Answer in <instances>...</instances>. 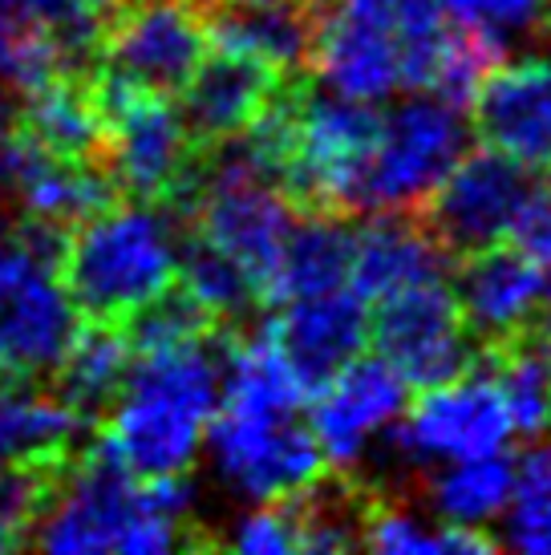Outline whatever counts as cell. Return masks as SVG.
<instances>
[{
  "mask_svg": "<svg viewBox=\"0 0 551 555\" xmlns=\"http://www.w3.org/2000/svg\"><path fill=\"white\" fill-rule=\"evenodd\" d=\"M548 25H551V21H548Z\"/></svg>",
  "mask_w": 551,
  "mask_h": 555,
  "instance_id": "cell-42",
  "label": "cell"
},
{
  "mask_svg": "<svg viewBox=\"0 0 551 555\" xmlns=\"http://www.w3.org/2000/svg\"><path fill=\"white\" fill-rule=\"evenodd\" d=\"M454 296L478 349H499L531 333L543 305V272L520 247L499 244L466 256Z\"/></svg>",
  "mask_w": 551,
  "mask_h": 555,
  "instance_id": "cell-19",
  "label": "cell"
},
{
  "mask_svg": "<svg viewBox=\"0 0 551 555\" xmlns=\"http://www.w3.org/2000/svg\"><path fill=\"white\" fill-rule=\"evenodd\" d=\"M219 146L223 151L215 155L207 179L191 186L195 191V223L207 244L244 263L264 288L280 260V247L296 223L292 199L280 191V183L264 179L260 170L235 151L231 139Z\"/></svg>",
  "mask_w": 551,
  "mask_h": 555,
  "instance_id": "cell-10",
  "label": "cell"
},
{
  "mask_svg": "<svg viewBox=\"0 0 551 555\" xmlns=\"http://www.w3.org/2000/svg\"><path fill=\"white\" fill-rule=\"evenodd\" d=\"M134 361V349L126 333H118L114 321H98L90 328H77L65 357L57 361L62 370V398L77 410H98L106 405L126 382V370Z\"/></svg>",
  "mask_w": 551,
  "mask_h": 555,
  "instance_id": "cell-27",
  "label": "cell"
},
{
  "mask_svg": "<svg viewBox=\"0 0 551 555\" xmlns=\"http://www.w3.org/2000/svg\"><path fill=\"white\" fill-rule=\"evenodd\" d=\"M478 361L490 370L503 393L507 417L515 438L536 442L551 430V370L548 361L523 337L507 340L499 349H478Z\"/></svg>",
  "mask_w": 551,
  "mask_h": 555,
  "instance_id": "cell-28",
  "label": "cell"
},
{
  "mask_svg": "<svg viewBox=\"0 0 551 555\" xmlns=\"http://www.w3.org/2000/svg\"><path fill=\"white\" fill-rule=\"evenodd\" d=\"M284 86L292 81L256 57L215 49L183 86V122L195 142L235 139Z\"/></svg>",
  "mask_w": 551,
  "mask_h": 555,
  "instance_id": "cell-21",
  "label": "cell"
},
{
  "mask_svg": "<svg viewBox=\"0 0 551 555\" xmlns=\"http://www.w3.org/2000/svg\"><path fill=\"white\" fill-rule=\"evenodd\" d=\"M349 251L353 232H345L341 216L305 211V219L292 223L289 240L280 247V260L264 284V300L284 305V300L345 288L349 284Z\"/></svg>",
  "mask_w": 551,
  "mask_h": 555,
  "instance_id": "cell-23",
  "label": "cell"
},
{
  "mask_svg": "<svg viewBox=\"0 0 551 555\" xmlns=\"http://www.w3.org/2000/svg\"><path fill=\"white\" fill-rule=\"evenodd\" d=\"M471 142L466 114L434 93H418L382 118L361 183V216L418 211Z\"/></svg>",
  "mask_w": 551,
  "mask_h": 555,
  "instance_id": "cell-7",
  "label": "cell"
},
{
  "mask_svg": "<svg viewBox=\"0 0 551 555\" xmlns=\"http://www.w3.org/2000/svg\"><path fill=\"white\" fill-rule=\"evenodd\" d=\"M361 547H373L382 555H487L499 547V540L483 527L459 524H443L438 531H430L406 511L382 507L361 519Z\"/></svg>",
  "mask_w": 551,
  "mask_h": 555,
  "instance_id": "cell-30",
  "label": "cell"
},
{
  "mask_svg": "<svg viewBox=\"0 0 551 555\" xmlns=\"http://www.w3.org/2000/svg\"><path fill=\"white\" fill-rule=\"evenodd\" d=\"M475 130L527 170H551V62L495 65L475 102Z\"/></svg>",
  "mask_w": 551,
  "mask_h": 555,
  "instance_id": "cell-18",
  "label": "cell"
},
{
  "mask_svg": "<svg viewBox=\"0 0 551 555\" xmlns=\"http://www.w3.org/2000/svg\"><path fill=\"white\" fill-rule=\"evenodd\" d=\"M300 410H264L219 401L207 422L215 475L240 499L280 503L305 494L324 475V454L317 438L300 422Z\"/></svg>",
  "mask_w": 551,
  "mask_h": 555,
  "instance_id": "cell-6",
  "label": "cell"
},
{
  "mask_svg": "<svg viewBox=\"0 0 551 555\" xmlns=\"http://www.w3.org/2000/svg\"><path fill=\"white\" fill-rule=\"evenodd\" d=\"M312 4V65L321 81L341 98L385 102L401 86L394 13L353 9L337 0Z\"/></svg>",
  "mask_w": 551,
  "mask_h": 555,
  "instance_id": "cell-15",
  "label": "cell"
},
{
  "mask_svg": "<svg viewBox=\"0 0 551 555\" xmlns=\"http://www.w3.org/2000/svg\"><path fill=\"white\" fill-rule=\"evenodd\" d=\"M401 414L406 422H389L382 430V447L406 466L499 454L515 438L503 393L487 365H478V361L475 370H466L462 377L418 389V401Z\"/></svg>",
  "mask_w": 551,
  "mask_h": 555,
  "instance_id": "cell-8",
  "label": "cell"
},
{
  "mask_svg": "<svg viewBox=\"0 0 551 555\" xmlns=\"http://www.w3.org/2000/svg\"><path fill=\"white\" fill-rule=\"evenodd\" d=\"M515 482V463L499 454H478V459H459L446 463V470L430 478V503L443 524L459 527H487L503 515Z\"/></svg>",
  "mask_w": 551,
  "mask_h": 555,
  "instance_id": "cell-26",
  "label": "cell"
},
{
  "mask_svg": "<svg viewBox=\"0 0 551 555\" xmlns=\"http://www.w3.org/2000/svg\"><path fill=\"white\" fill-rule=\"evenodd\" d=\"M9 4L21 16L37 21L41 29H49L74 53V49L98 46L118 0H9Z\"/></svg>",
  "mask_w": 551,
  "mask_h": 555,
  "instance_id": "cell-36",
  "label": "cell"
},
{
  "mask_svg": "<svg viewBox=\"0 0 551 555\" xmlns=\"http://www.w3.org/2000/svg\"><path fill=\"white\" fill-rule=\"evenodd\" d=\"M77 337V305L57 268L21 240L0 244V386H29L57 370Z\"/></svg>",
  "mask_w": 551,
  "mask_h": 555,
  "instance_id": "cell-9",
  "label": "cell"
},
{
  "mask_svg": "<svg viewBox=\"0 0 551 555\" xmlns=\"http://www.w3.org/2000/svg\"><path fill=\"white\" fill-rule=\"evenodd\" d=\"M0 186L21 199L29 219H41L53 228H77L81 219L114 207V195H118L110 170L90 167V158L74 163V158L49 155L21 126L0 139Z\"/></svg>",
  "mask_w": 551,
  "mask_h": 555,
  "instance_id": "cell-16",
  "label": "cell"
},
{
  "mask_svg": "<svg viewBox=\"0 0 551 555\" xmlns=\"http://www.w3.org/2000/svg\"><path fill=\"white\" fill-rule=\"evenodd\" d=\"M191 487L183 475L134 478L98 450L37 519V547L57 555H163L183 543Z\"/></svg>",
  "mask_w": 551,
  "mask_h": 555,
  "instance_id": "cell-2",
  "label": "cell"
},
{
  "mask_svg": "<svg viewBox=\"0 0 551 555\" xmlns=\"http://www.w3.org/2000/svg\"><path fill=\"white\" fill-rule=\"evenodd\" d=\"M511 240H515L523 256L536 260V268L543 272V300H551V183L543 191L536 186V195L523 207Z\"/></svg>",
  "mask_w": 551,
  "mask_h": 555,
  "instance_id": "cell-38",
  "label": "cell"
},
{
  "mask_svg": "<svg viewBox=\"0 0 551 555\" xmlns=\"http://www.w3.org/2000/svg\"><path fill=\"white\" fill-rule=\"evenodd\" d=\"M179 284L191 300H200L215 321H244L247 312H256L264 300L260 280L247 272L240 260H231L228 251H219L207 240H191L179 247Z\"/></svg>",
  "mask_w": 551,
  "mask_h": 555,
  "instance_id": "cell-29",
  "label": "cell"
},
{
  "mask_svg": "<svg viewBox=\"0 0 551 555\" xmlns=\"http://www.w3.org/2000/svg\"><path fill=\"white\" fill-rule=\"evenodd\" d=\"M13 126H16V109H13V102H9V93L0 90V139H4Z\"/></svg>",
  "mask_w": 551,
  "mask_h": 555,
  "instance_id": "cell-40",
  "label": "cell"
},
{
  "mask_svg": "<svg viewBox=\"0 0 551 555\" xmlns=\"http://www.w3.org/2000/svg\"><path fill=\"white\" fill-rule=\"evenodd\" d=\"M16 126L57 158L86 163L102 151V109L93 86L81 81L53 78L41 90H33L25 114H16Z\"/></svg>",
  "mask_w": 551,
  "mask_h": 555,
  "instance_id": "cell-25",
  "label": "cell"
},
{
  "mask_svg": "<svg viewBox=\"0 0 551 555\" xmlns=\"http://www.w3.org/2000/svg\"><path fill=\"white\" fill-rule=\"evenodd\" d=\"M450 260L454 256L426 232V223L413 211H377V219H369L353 235L349 288L366 305H377L413 284L450 280Z\"/></svg>",
  "mask_w": 551,
  "mask_h": 555,
  "instance_id": "cell-20",
  "label": "cell"
},
{
  "mask_svg": "<svg viewBox=\"0 0 551 555\" xmlns=\"http://www.w3.org/2000/svg\"><path fill=\"white\" fill-rule=\"evenodd\" d=\"M272 333L292 373L312 393L337 370H345L353 357L366 353L369 305L353 293L349 284L321 296L284 300L280 317L272 321Z\"/></svg>",
  "mask_w": 551,
  "mask_h": 555,
  "instance_id": "cell-17",
  "label": "cell"
},
{
  "mask_svg": "<svg viewBox=\"0 0 551 555\" xmlns=\"http://www.w3.org/2000/svg\"><path fill=\"white\" fill-rule=\"evenodd\" d=\"M235 4H256V0H235Z\"/></svg>",
  "mask_w": 551,
  "mask_h": 555,
  "instance_id": "cell-41",
  "label": "cell"
},
{
  "mask_svg": "<svg viewBox=\"0 0 551 555\" xmlns=\"http://www.w3.org/2000/svg\"><path fill=\"white\" fill-rule=\"evenodd\" d=\"M527 345H531V349L548 361V370H551V317H543V321L536 324V337L527 340Z\"/></svg>",
  "mask_w": 551,
  "mask_h": 555,
  "instance_id": "cell-39",
  "label": "cell"
},
{
  "mask_svg": "<svg viewBox=\"0 0 551 555\" xmlns=\"http://www.w3.org/2000/svg\"><path fill=\"white\" fill-rule=\"evenodd\" d=\"M215 317L203 309L200 300L179 288V293L154 296L151 305H142L138 312L126 317V340L134 353H151V349H170V345H187V340L212 337Z\"/></svg>",
  "mask_w": 551,
  "mask_h": 555,
  "instance_id": "cell-33",
  "label": "cell"
},
{
  "mask_svg": "<svg viewBox=\"0 0 551 555\" xmlns=\"http://www.w3.org/2000/svg\"><path fill=\"white\" fill-rule=\"evenodd\" d=\"M308 430L324 454V466L353 470L382 438L389 422H398L410 386L385 365L382 357H353L321 389H312Z\"/></svg>",
  "mask_w": 551,
  "mask_h": 555,
  "instance_id": "cell-14",
  "label": "cell"
},
{
  "mask_svg": "<svg viewBox=\"0 0 551 555\" xmlns=\"http://www.w3.org/2000/svg\"><path fill=\"white\" fill-rule=\"evenodd\" d=\"M93 98L102 109V151L114 186L130 191L138 203L187 199L195 186V139L183 109L167 93L130 86L114 74L93 81Z\"/></svg>",
  "mask_w": 551,
  "mask_h": 555,
  "instance_id": "cell-4",
  "label": "cell"
},
{
  "mask_svg": "<svg viewBox=\"0 0 551 555\" xmlns=\"http://www.w3.org/2000/svg\"><path fill=\"white\" fill-rule=\"evenodd\" d=\"M223 398L212 337L134 353L98 450L134 478L187 475Z\"/></svg>",
  "mask_w": 551,
  "mask_h": 555,
  "instance_id": "cell-1",
  "label": "cell"
},
{
  "mask_svg": "<svg viewBox=\"0 0 551 555\" xmlns=\"http://www.w3.org/2000/svg\"><path fill=\"white\" fill-rule=\"evenodd\" d=\"M531 195L536 179L523 163L499 155L495 146L462 151L459 163L434 186V195L422 203V223L450 256L466 260L475 251L507 244Z\"/></svg>",
  "mask_w": 551,
  "mask_h": 555,
  "instance_id": "cell-11",
  "label": "cell"
},
{
  "mask_svg": "<svg viewBox=\"0 0 551 555\" xmlns=\"http://www.w3.org/2000/svg\"><path fill=\"white\" fill-rule=\"evenodd\" d=\"M369 340L410 389L443 386L475 370L478 361V345L446 280L413 284L377 300V317H369Z\"/></svg>",
  "mask_w": 551,
  "mask_h": 555,
  "instance_id": "cell-12",
  "label": "cell"
},
{
  "mask_svg": "<svg viewBox=\"0 0 551 555\" xmlns=\"http://www.w3.org/2000/svg\"><path fill=\"white\" fill-rule=\"evenodd\" d=\"M207 9V41L228 53L256 57L280 78L296 81V74L312 65V4L308 0H215Z\"/></svg>",
  "mask_w": 551,
  "mask_h": 555,
  "instance_id": "cell-22",
  "label": "cell"
},
{
  "mask_svg": "<svg viewBox=\"0 0 551 555\" xmlns=\"http://www.w3.org/2000/svg\"><path fill=\"white\" fill-rule=\"evenodd\" d=\"M454 37L443 0H398L394 4V41H398L401 86L426 93L443 65V53Z\"/></svg>",
  "mask_w": 551,
  "mask_h": 555,
  "instance_id": "cell-32",
  "label": "cell"
},
{
  "mask_svg": "<svg viewBox=\"0 0 551 555\" xmlns=\"http://www.w3.org/2000/svg\"><path fill=\"white\" fill-rule=\"evenodd\" d=\"M231 547L244 555H292L300 552V519L292 499L280 503H260V507L247 515L244 524L235 527Z\"/></svg>",
  "mask_w": 551,
  "mask_h": 555,
  "instance_id": "cell-37",
  "label": "cell"
},
{
  "mask_svg": "<svg viewBox=\"0 0 551 555\" xmlns=\"http://www.w3.org/2000/svg\"><path fill=\"white\" fill-rule=\"evenodd\" d=\"M503 543L520 555H551V447H536L515 463L503 507Z\"/></svg>",
  "mask_w": 551,
  "mask_h": 555,
  "instance_id": "cell-31",
  "label": "cell"
},
{
  "mask_svg": "<svg viewBox=\"0 0 551 555\" xmlns=\"http://www.w3.org/2000/svg\"><path fill=\"white\" fill-rule=\"evenodd\" d=\"M450 25L462 33L487 37L499 49H511L523 33L548 29L551 0H443Z\"/></svg>",
  "mask_w": 551,
  "mask_h": 555,
  "instance_id": "cell-34",
  "label": "cell"
},
{
  "mask_svg": "<svg viewBox=\"0 0 551 555\" xmlns=\"http://www.w3.org/2000/svg\"><path fill=\"white\" fill-rule=\"evenodd\" d=\"M106 74L154 93H179L207 57L200 0H118L102 29Z\"/></svg>",
  "mask_w": 551,
  "mask_h": 555,
  "instance_id": "cell-13",
  "label": "cell"
},
{
  "mask_svg": "<svg viewBox=\"0 0 551 555\" xmlns=\"http://www.w3.org/2000/svg\"><path fill=\"white\" fill-rule=\"evenodd\" d=\"M377 130L382 114L373 102L341 98L333 90H296V142L280 175V191L300 211L361 216V183Z\"/></svg>",
  "mask_w": 551,
  "mask_h": 555,
  "instance_id": "cell-5",
  "label": "cell"
},
{
  "mask_svg": "<svg viewBox=\"0 0 551 555\" xmlns=\"http://www.w3.org/2000/svg\"><path fill=\"white\" fill-rule=\"evenodd\" d=\"M81 430V410L29 386H0V466L62 463Z\"/></svg>",
  "mask_w": 551,
  "mask_h": 555,
  "instance_id": "cell-24",
  "label": "cell"
},
{
  "mask_svg": "<svg viewBox=\"0 0 551 555\" xmlns=\"http://www.w3.org/2000/svg\"><path fill=\"white\" fill-rule=\"evenodd\" d=\"M57 276L81 312L123 324L130 312L175 288L179 240L170 219L146 203L106 207L65 235Z\"/></svg>",
  "mask_w": 551,
  "mask_h": 555,
  "instance_id": "cell-3",
  "label": "cell"
},
{
  "mask_svg": "<svg viewBox=\"0 0 551 555\" xmlns=\"http://www.w3.org/2000/svg\"><path fill=\"white\" fill-rule=\"evenodd\" d=\"M49 491H57V463L0 466V552L25 540L46 511Z\"/></svg>",
  "mask_w": 551,
  "mask_h": 555,
  "instance_id": "cell-35",
  "label": "cell"
}]
</instances>
